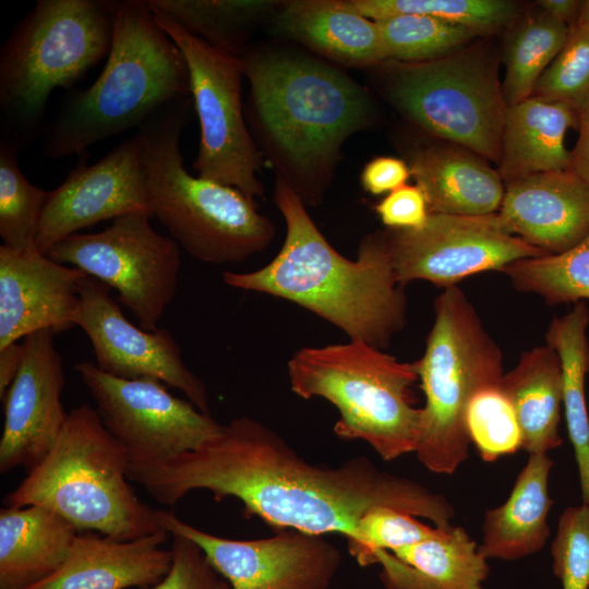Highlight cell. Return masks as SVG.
<instances>
[{
	"label": "cell",
	"mask_w": 589,
	"mask_h": 589,
	"mask_svg": "<svg viewBox=\"0 0 589 589\" xmlns=\"http://www.w3.org/2000/svg\"><path fill=\"white\" fill-rule=\"evenodd\" d=\"M589 309L585 301L572 311L554 317L545 341L557 353L562 368L563 407L567 432L574 448L582 503L589 505V413L586 400V376L589 373L587 327Z\"/></svg>",
	"instance_id": "29"
},
{
	"label": "cell",
	"mask_w": 589,
	"mask_h": 589,
	"mask_svg": "<svg viewBox=\"0 0 589 589\" xmlns=\"http://www.w3.org/2000/svg\"><path fill=\"white\" fill-rule=\"evenodd\" d=\"M411 177L409 165L396 157L380 156L370 160L361 172V184L371 194L392 192Z\"/></svg>",
	"instance_id": "42"
},
{
	"label": "cell",
	"mask_w": 589,
	"mask_h": 589,
	"mask_svg": "<svg viewBox=\"0 0 589 589\" xmlns=\"http://www.w3.org/2000/svg\"><path fill=\"white\" fill-rule=\"evenodd\" d=\"M115 0H38L0 53V109L5 140L37 132L52 91L70 88L108 57Z\"/></svg>",
	"instance_id": "7"
},
{
	"label": "cell",
	"mask_w": 589,
	"mask_h": 589,
	"mask_svg": "<svg viewBox=\"0 0 589 589\" xmlns=\"http://www.w3.org/2000/svg\"><path fill=\"white\" fill-rule=\"evenodd\" d=\"M74 369L129 462L164 460L197 449L223 428L191 401L170 394L158 380L116 377L89 361Z\"/></svg>",
	"instance_id": "13"
},
{
	"label": "cell",
	"mask_w": 589,
	"mask_h": 589,
	"mask_svg": "<svg viewBox=\"0 0 589 589\" xmlns=\"http://www.w3.org/2000/svg\"><path fill=\"white\" fill-rule=\"evenodd\" d=\"M466 423L470 442L485 461L492 462L521 448L515 411L500 385L485 387L473 396Z\"/></svg>",
	"instance_id": "36"
},
{
	"label": "cell",
	"mask_w": 589,
	"mask_h": 589,
	"mask_svg": "<svg viewBox=\"0 0 589 589\" xmlns=\"http://www.w3.org/2000/svg\"><path fill=\"white\" fill-rule=\"evenodd\" d=\"M500 387L515 411L521 448L546 454L562 444V368L554 349L545 345L522 352L517 365L503 374Z\"/></svg>",
	"instance_id": "28"
},
{
	"label": "cell",
	"mask_w": 589,
	"mask_h": 589,
	"mask_svg": "<svg viewBox=\"0 0 589 589\" xmlns=\"http://www.w3.org/2000/svg\"><path fill=\"white\" fill-rule=\"evenodd\" d=\"M576 24L589 26V0L582 1L581 10Z\"/></svg>",
	"instance_id": "46"
},
{
	"label": "cell",
	"mask_w": 589,
	"mask_h": 589,
	"mask_svg": "<svg viewBox=\"0 0 589 589\" xmlns=\"http://www.w3.org/2000/svg\"><path fill=\"white\" fill-rule=\"evenodd\" d=\"M387 60L424 63L446 57L473 38L483 36L474 28L432 16L399 14L375 21Z\"/></svg>",
	"instance_id": "33"
},
{
	"label": "cell",
	"mask_w": 589,
	"mask_h": 589,
	"mask_svg": "<svg viewBox=\"0 0 589 589\" xmlns=\"http://www.w3.org/2000/svg\"><path fill=\"white\" fill-rule=\"evenodd\" d=\"M291 390L333 404L335 434L361 440L385 461L414 453L421 408L414 407L417 362H399L361 340L305 347L288 361Z\"/></svg>",
	"instance_id": "8"
},
{
	"label": "cell",
	"mask_w": 589,
	"mask_h": 589,
	"mask_svg": "<svg viewBox=\"0 0 589 589\" xmlns=\"http://www.w3.org/2000/svg\"><path fill=\"white\" fill-rule=\"evenodd\" d=\"M531 96L564 104L579 115L589 107V26L575 24Z\"/></svg>",
	"instance_id": "37"
},
{
	"label": "cell",
	"mask_w": 589,
	"mask_h": 589,
	"mask_svg": "<svg viewBox=\"0 0 589 589\" xmlns=\"http://www.w3.org/2000/svg\"><path fill=\"white\" fill-rule=\"evenodd\" d=\"M215 49L241 58L257 24L281 5L271 0H147Z\"/></svg>",
	"instance_id": "30"
},
{
	"label": "cell",
	"mask_w": 589,
	"mask_h": 589,
	"mask_svg": "<svg viewBox=\"0 0 589 589\" xmlns=\"http://www.w3.org/2000/svg\"><path fill=\"white\" fill-rule=\"evenodd\" d=\"M55 333L41 329L23 339L21 368L3 400L0 472L31 470L49 453L68 418L61 393L65 384Z\"/></svg>",
	"instance_id": "18"
},
{
	"label": "cell",
	"mask_w": 589,
	"mask_h": 589,
	"mask_svg": "<svg viewBox=\"0 0 589 589\" xmlns=\"http://www.w3.org/2000/svg\"><path fill=\"white\" fill-rule=\"evenodd\" d=\"M408 165L430 214L479 216L501 207L505 185L498 171L465 147L420 145L412 149Z\"/></svg>",
	"instance_id": "23"
},
{
	"label": "cell",
	"mask_w": 589,
	"mask_h": 589,
	"mask_svg": "<svg viewBox=\"0 0 589 589\" xmlns=\"http://www.w3.org/2000/svg\"><path fill=\"white\" fill-rule=\"evenodd\" d=\"M551 552L562 589H589V505L563 510Z\"/></svg>",
	"instance_id": "39"
},
{
	"label": "cell",
	"mask_w": 589,
	"mask_h": 589,
	"mask_svg": "<svg viewBox=\"0 0 589 589\" xmlns=\"http://www.w3.org/2000/svg\"><path fill=\"white\" fill-rule=\"evenodd\" d=\"M274 201L286 223L278 254L253 272H225L224 283L291 301L340 328L350 340L386 347L406 324L407 301L382 231L365 236L351 261L328 243L300 197L277 178Z\"/></svg>",
	"instance_id": "3"
},
{
	"label": "cell",
	"mask_w": 589,
	"mask_h": 589,
	"mask_svg": "<svg viewBox=\"0 0 589 589\" xmlns=\"http://www.w3.org/2000/svg\"><path fill=\"white\" fill-rule=\"evenodd\" d=\"M361 15L377 21L399 14L432 16L489 35L513 24L518 5L505 0H347Z\"/></svg>",
	"instance_id": "34"
},
{
	"label": "cell",
	"mask_w": 589,
	"mask_h": 589,
	"mask_svg": "<svg viewBox=\"0 0 589 589\" xmlns=\"http://www.w3.org/2000/svg\"><path fill=\"white\" fill-rule=\"evenodd\" d=\"M190 97L160 109L137 130L143 142L153 216L192 257L240 263L273 241V221L236 188L194 177L184 168L180 134Z\"/></svg>",
	"instance_id": "6"
},
{
	"label": "cell",
	"mask_w": 589,
	"mask_h": 589,
	"mask_svg": "<svg viewBox=\"0 0 589 589\" xmlns=\"http://www.w3.org/2000/svg\"><path fill=\"white\" fill-rule=\"evenodd\" d=\"M84 272L65 266L36 245L0 247V349L27 335L77 326Z\"/></svg>",
	"instance_id": "19"
},
{
	"label": "cell",
	"mask_w": 589,
	"mask_h": 589,
	"mask_svg": "<svg viewBox=\"0 0 589 589\" xmlns=\"http://www.w3.org/2000/svg\"><path fill=\"white\" fill-rule=\"evenodd\" d=\"M273 22L277 33L334 63L373 68L387 60L376 22L347 0L283 1Z\"/></svg>",
	"instance_id": "22"
},
{
	"label": "cell",
	"mask_w": 589,
	"mask_h": 589,
	"mask_svg": "<svg viewBox=\"0 0 589 589\" xmlns=\"http://www.w3.org/2000/svg\"><path fill=\"white\" fill-rule=\"evenodd\" d=\"M20 146L0 144V237L4 247L23 250L35 244L48 192L33 185L17 163Z\"/></svg>",
	"instance_id": "35"
},
{
	"label": "cell",
	"mask_w": 589,
	"mask_h": 589,
	"mask_svg": "<svg viewBox=\"0 0 589 589\" xmlns=\"http://www.w3.org/2000/svg\"><path fill=\"white\" fill-rule=\"evenodd\" d=\"M548 454H530L504 504L485 513L479 552L488 558L515 561L540 551L550 534L552 507Z\"/></svg>",
	"instance_id": "27"
},
{
	"label": "cell",
	"mask_w": 589,
	"mask_h": 589,
	"mask_svg": "<svg viewBox=\"0 0 589 589\" xmlns=\"http://www.w3.org/2000/svg\"><path fill=\"white\" fill-rule=\"evenodd\" d=\"M375 212L390 229H419L430 217L426 199L417 184L392 191L375 205Z\"/></svg>",
	"instance_id": "41"
},
{
	"label": "cell",
	"mask_w": 589,
	"mask_h": 589,
	"mask_svg": "<svg viewBox=\"0 0 589 589\" xmlns=\"http://www.w3.org/2000/svg\"><path fill=\"white\" fill-rule=\"evenodd\" d=\"M440 528L422 524L416 516L377 506L360 519L354 538L348 540L350 554L361 566L372 564L376 552H393L437 534Z\"/></svg>",
	"instance_id": "38"
},
{
	"label": "cell",
	"mask_w": 589,
	"mask_h": 589,
	"mask_svg": "<svg viewBox=\"0 0 589 589\" xmlns=\"http://www.w3.org/2000/svg\"><path fill=\"white\" fill-rule=\"evenodd\" d=\"M152 11L188 65L191 96L201 127L193 169L199 177L236 188L254 201L264 192L256 175L264 160L243 115L241 58L215 49L167 14Z\"/></svg>",
	"instance_id": "11"
},
{
	"label": "cell",
	"mask_w": 589,
	"mask_h": 589,
	"mask_svg": "<svg viewBox=\"0 0 589 589\" xmlns=\"http://www.w3.org/2000/svg\"><path fill=\"white\" fill-rule=\"evenodd\" d=\"M190 96L184 56L147 0L116 1L105 67L89 87L64 101L47 129L43 154L51 159L81 154Z\"/></svg>",
	"instance_id": "4"
},
{
	"label": "cell",
	"mask_w": 589,
	"mask_h": 589,
	"mask_svg": "<svg viewBox=\"0 0 589 589\" xmlns=\"http://www.w3.org/2000/svg\"><path fill=\"white\" fill-rule=\"evenodd\" d=\"M569 28L541 9L515 24L504 49L502 93L506 106L531 96L536 83L563 48Z\"/></svg>",
	"instance_id": "31"
},
{
	"label": "cell",
	"mask_w": 589,
	"mask_h": 589,
	"mask_svg": "<svg viewBox=\"0 0 589 589\" xmlns=\"http://www.w3.org/2000/svg\"><path fill=\"white\" fill-rule=\"evenodd\" d=\"M541 10L561 20L569 27L576 24L582 1L578 0H541L538 2Z\"/></svg>",
	"instance_id": "45"
},
{
	"label": "cell",
	"mask_w": 589,
	"mask_h": 589,
	"mask_svg": "<svg viewBox=\"0 0 589 589\" xmlns=\"http://www.w3.org/2000/svg\"><path fill=\"white\" fill-rule=\"evenodd\" d=\"M24 345L13 342L0 349V398H4L23 360Z\"/></svg>",
	"instance_id": "44"
},
{
	"label": "cell",
	"mask_w": 589,
	"mask_h": 589,
	"mask_svg": "<svg viewBox=\"0 0 589 589\" xmlns=\"http://www.w3.org/2000/svg\"><path fill=\"white\" fill-rule=\"evenodd\" d=\"M580 115L573 108L534 96L506 106L498 173L506 183L532 175L568 170L565 147L569 129H579Z\"/></svg>",
	"instance_id": "25"
},
{
	"label": "cell",
	"mask_w": 589,
	"mask_h": 589,
	"mask_svg": "<svg viewBox=\"0 0 589 589\" xmlns=\"http://www.w3.org/2000/svg\"><path fill=\"white\" fill-rule=\"evenodd\" d=\"M416 362L425 404L414 454L430 471L452 474L468 456L471 399L503 377L501 350L458 287L434 301V323Z\"/></svg>",
	"instance_id": "9"
},
{
	"label": "cell",
	"mask_w": 589,
	"mask_h": 589,
	"mask_svg": "<svg viewBox=\"0 0 589 589\" xmlns=\"http://www.w3.org/2000/svg\"><path fill=\"white\" fill-rule=\"evenodd\" d=\"M501 272L517 290L539 294L550 305L589 300V233L566 252L521 259Z\"/></svg>",
	"instance_id": "32"
},
{
	"label": "cell",
	"mask_w": 589,
	"mask_h": 589,
	"mask_svg": "<svg viewBox=\"0 0 589 589\" xmlns=\"http://www.w3.org/2000/svg\"><path fill=\"white\" fill-rule=\"evenodd\" d=\"M134 212L152 214L139 132L91 166L81 159L65 180L48 192L35 244L47 253L83 228Z\"/></svg>",
	"instance_id": "17"
},
{
	"label": "cell",
	"mask_w": 589,
	"mask_h": 589,
	"mask_svg": "<svg viewBox=\"0 0 589 589\" xmlns=\"http://www.w3.org/2000/svg\"><path fill=\"white\" fill-rule=\"evenodd\" d=\"M376 67L385 97L406 119L498 165L506 104L484 51L462 48L430 62Z\"/></svg>",
	"instance_id": "10"
},
{
	"label": "cell",
	"mask_w": 589,
	"mask_h": 589,
	"mask_svg": "<svg viewBox=\"0 0 589 589\" xmlns=\"http://www.w3.org/2000/svg\"><path fill=\"white\" fill-rule=\"evenodd\" d=\"M578 140L570 151L569 169L589 185V107L580 113Z\"/></svg>",
	"instance_id": "43"
},
{
	"label": "cell",
	"mask_w": 589,
	"mask_h": 589,
	"mask_svg": "<svg viewBox=\"0 0 589 589\" xmlns=\"http://www.w3.org/2000/svg\"><path fill=\"white\" fill-rule=\"evenodd\" d=\"M79 531L41 506L0 510V589H27L65 562Z\"/></svg>",
	"instance_id": "26"
},
{
	"label": "cell",
	"mask_w": 589,
	"mask_h": 589,
	"mask_svg": "<svg viewBox=\"0 0 589 589\" xmlns=\"http://www.w3.org/2000/svg\"><path fill=\"white\" fill-rule=\"evenodd\" d=\"M172 536V562L167 575L149 589H231L192 540Z\"/></svg>",
	"instance_id": "40"
},
{
	"label": "cell",
	"mask_w": 589,
	"mask_h": 589,
	"mask_svg": "<svg viewBox=\"0 0 589 589\" xmlns=\"http://www.w3.org/2000/svg\"><path fill=\"white\" fill-rule=\"evenodd\" d=\"M169 534L195 542L231 589H328L341 553L323 536L283 530L263 539L232 540L193 527L158 509Z\"/></svg>",
	"instance_id": "15"
},
{
	"label": "cell",
	"mask_w": 589,
	"mask_h": 589,
	"mask_svg": "<svg viewBox=\"0 0 589 589\" xmlns=\"http://www.w3.org/2000/svg\"><path fill=\"white\" fill-rule=\"evenodd\" d=\"M400 285L428 280L448 288L486 271H502L521 259L548 255L507 232L497 213L479 216L430 214L419 229L382 231Z\"/></svg>",
	"instance_id": "14"
},
{
	"label": "cell",
	"mask_w": 589,
	"mask_h": 589,
	"mask_svg": "<svg viewBox=\"0 0 589 589\" xmlns=\"http://www.w3.org/2000/svg\"><path fill=\"white\" fill-rule=\"evenodd\" d=\"M128 478L158 503L173 506L188 493L206 490L215 500L241 501L248 517L268 526L324 536L354 538L360 519L386 506L450 526L454 508L441 494L380 470L365 457L338 467L303 459L279 434L240 416L197 449L164 460L129 462Z\"/></svg>",
	"instance_id": "1"
},
{
	"label": "cell",
	"mask_w": 589,
	"mask_h": 589,
	"mask_svg": "<svg viewBox=\"0 0 589 589\" xmlns=\"http://www.w3.org/2000/svg\"><path fill=\"white\" fill-rule=\"evenodd\" d=\"M372 564L382 566L386 589H482L489 575L477 543L453 526L393 552H376Z\"/></svg>",
	"instance_id": "24"
},
{
	"label": "cell",
	"mask_w": 589,
	"mask_h": 589,
	"mask_svg": "<svg viewBox=\"0 0 589 589\" xmlns=\"http://www.w3.org/2000/svg\"><path fill=\"white\" fill-rule=\"evenodd\" d=\"M129 458L88 404L72 408L49 453L7 495L5 506H41L79 532L134 540L160 530L158 509L141 501Z\"/></svg>",
	"instance_id": "5"
},
{
	"label": "cell",
	"mask_w": 589,
	"mask_h": 589,
	"mask_svg": "<svg viewBox=\"0 0 589 589\" xmlns=\"http://www.w3.org/2000/svg\"><path fill=\"white\" fill-rule=\"evenodd\" d=\"M250 83L247 115L253 139L305 206L330 187L346 140L372 121L364 89L329 63L274 48L241 57Z\"/></svg>",
	"instance_id": "2"
},
{
	"label": "cell",
	"mask_w": 589,
	"mask_h": 589,
	"mask_svg": "<svg viewBox=\"0 0 589 589\" xmlns=\"http://www.w3.org/2000/svg\"><path fill=\"white\" fill-rule=\"evenodd\" d=\"M80 298L76 324L91 340L99 370L120 378L158 380L181 390L199 410L211 414L206 386L185 365L169 330L147 332L133 325L109 287L95 277L83 278Z\"/></svg>",
	"instance_id": "16"
},
{
	"label": "cell",
	"mask_w": 589,
	"mask_h": 589,
	"mask_svg": "<svg viewBox=\"0 0 589 589\" xmlns=\"http://www.w3.org/2000/svg\"><path fill=\"white\" fill-rule=\"evenodd\" d=\"M151 217L146 212L122 215L100 232L65 237L46 254L116 289L140 327L155 332L177 292L181 251L151 226Z\"/></svg>",
	"instance_id": "12"
},
{
	"label": "cell",
	"mask_w": 589,
	"mask_h": 589,
	"mask_svg": "<svg viewBox=\"0 0 589 589\" xmlns=\"http://www.w3.org/2000/svg\"><path fill=\"white\" fill-rule=\"evenodd\" d=\"M504 229L545 254H560L589 233V185L570 170L505 184L497 212Z\"/></svg>",
	"instance_id": "20"
},
{
	"label": "cell",
	"mask_w": 589,
	"mask_h": 589,
	"mask_svg": "<svg viewBox=\"0 0 589 589\" xmlns=\"http://www.w3.org/2000/svg\"><path fill=\"white\" fill-rule=\"evenodd\" d=\"M168 534L160 530L134 540H117L79 532L63 565L27 589H149L170 569L171 549L161 548Z\"/></svg>",
	"instance_id": "21"
}]
</instances>
